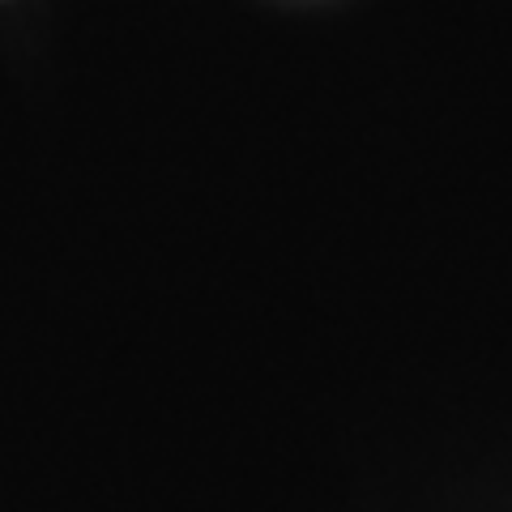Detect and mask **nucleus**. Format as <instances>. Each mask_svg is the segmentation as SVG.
I'll return each instance as SVG.
<instances>
[]
</instances>
